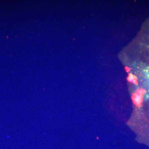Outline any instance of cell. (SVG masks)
<instances>
[{
	"mask_svg": "<svg viewBox=\"0 0 149 149\" xmlns=\"http://www.w3.org/2000/svg\"><path fill=\"white\" fill-rule=\"evenodd\" d=\"M132 99L134 103L137 105L139 106L141 104L142 101V98L139 95L136 94H133L132 95Z\"/></svg>",
	"mask_w": 149,
	"mask_h": 149,
	"instance_id": "6da1fadb",
	"label": "cell"
},
{
	"mask_svg": "<svg viewBox=\"0 0 149 149\" xmlns=\"http://www.w3.org/2000/svg\"><path fill=\"white\" fill-rule=\"evenodd\" d=\"M137 77H136L135 75L133 74H129L128 75V77H127V80H128L129 82H131V83H134V84H137Z\"/></svg>",
	"mask_w": 149,
	"mask_h": 149,
	"instance_id": "7a4b0ae2",
	"label": "cell"
},
{
	"mask_svg": "<svg viewBox=\"0 0 149 149\" xmlns=\"http://www.w3.org/2000/svg\"><path fill=\"white\" fill-rule=\"evenodd\" d=\"M138 92L139 94H142L144 93H145V91L143 90H142V89H139V90H138V92Z\"/></svg>",
	"mask_w": 149,
	"mask_h": 149,
	"instance_id": "3957f363",
	"label": "cell"
},
{
	"mask_svg": "<svg viewBox=\"0 0 149 149\" xmlns=\"http://www.w3.org/2000/svg\"><path fill=\"white\" fill-rule=\"evenodd\" d=\"M125 69L126 70V71H127V72H129L130 70V68H128L127 67H125Z\"/></svg>",
	"mask_w": 149,
	"mask_h": 149,
	"instance_id": "277c9868",
	"label": "cell"
}]
</instances>
